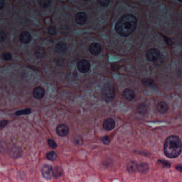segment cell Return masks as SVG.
Returning <instances> with one entry per match:
<instances>
[{
    "label": "cell",
    "mask_w": 182,
    "mask_h": 182,
    "mask_svg": "<svg viewBox=\"0 0 182 182\" xmlns=\"http://www.w3.org/2000/svg\"><path fill=\"white\" fill-rule=\"evenodd\" d=\"M137 20L134 15L127 14L123 16L115 26L117 33L122 37H128L134 32Z\"/></svg>",
    "instance_id": "cell-1"
},
{
    "label": "cell",
    "mask_w": 182,
    "mask_h": 182,
    "mask_svg": "<svg viewBox=\"0 0 182 182\" xmlns=\"http://www.w3.org/2000/svg\"><path fill=\"white\" fill-rule=\"evenodd\" d=\"M182 142L179 137L170 136L164 142V152L169 158H175L182 152Z\"/></svg>",
    "instance_id": "cell-2"
},
{
    "label": "cell",
    "mask_w": 182,
    "mask_h": 182,
    "mask_svg": "<svg viewBox=\"0 0 182 182\" xmlns=\"http://www.w3.org/2000/svg\"><path fill=\"white\" fill-rule=\"evenodd\" d=\"M102 95L103 98L106 102H111L115 96V88L112 84H105L102 89Z\"/></svg>",
    "instance_id": "cell-3"
},
{
    "label": "cell",
    "mask_w": 182,
    "mask_h": 182,
    "mask_svg": "<svg viewBox=\"0 0 182 182\" xmlns=\"http://www.w3.org/2000/svg\"><path fill=\"white\" fill-rule=\"evenodd\" d=\"M41 172L44 178L47 180L51 179L54 174V171L52 166L48 164L44 165L43 167L42 168Z\"/></svg>",
    "instance_id": "cell-4"
},
{
    "label": "cell",
    "mask_w": 182,
    "mask_h": 182,
    "mask_svg": "<svg viewBox=\"0 0 182 182\" xmlns=\"http://www.w3.org/2000/svg\"><path fill=\"white\" fill-rule=\"evenodd\" d=\"M146 58L150 62H155L159 58L160 52L156 49H151L146 52Z\"/></svg>",
    "instance_id": "cell-5"
},
{
    "label": "cell",
    "mask_w": 182,
    "mask_h": 182,
    "mask_svg": "<svg viewBox=\"0 0 182 182\" xmlns=\"http://www.w3.org/2000/svg\"><path fill=\"white\" fill-rule=\"evenodd\" d=\"M77 68L79 71L81 73H87L90 69V62L87 60H82L79 62L77 65Z\"/></svg>",
    "instance_id": "cell-6"
},
{
    "label": "cell",
    "mask_w": 182,
    "mask_h": 182,
    "mask_svg": "<svg viewBox=\"0 0 182 182\" xmlns=\"http://www.w3.org/2000/svg\"><path fill=\"white\" fill-rule=\"evenodd\" d=\"M57 134L60 137H65L68 135L69 132V128L68 126L64 124H59L56 129Z\"/></svg>",
    "instance_id": "cell-7"
},
{
    "label": "cell",
    "mask_w": 182,
    "mask_h": 182,
    "mask_svg": "<svg viewBox=\"0 0 182 182\" xmlns=\"http://www.w3.org/2000/svg\"><path fill=\"white\" fill-rule=\"evenodd\" d=\"M115 126V122L112 118H107L103 122V127L106 130L110 131L113 129Z\"/></svg>",
    "instance_id": "cell-8"
},
{
    "label": "cell",
    "mask_w": 182,
    "mask_h": 182,
    "mask_svg": "<svg viewBox=\"0 0 182 182\" xmlns=\"http://www.w3.org/2000/svg\"><path fill=\"white\" fill-rule=\"evenodd\" d=\"M22 149L19 146H14L11 149L10 154L12 158L17 159L22 156Z\"/></svg>",
    "instance_id": "cell-9"
},
{
    "label": "cell",
    "mask_w": 182,
    "mask_h": 182,
    "mask_svg": "<svg viewBox=\"0 0 182 182\" xmlns=\"http://www.w3.org/2000/svg\"><path fill=\"white\" fill-rule=\"evenodd\" d=\"M87 17L84 12H78L76 15L75 20L77 24H78L79 25H82L84 24L87 21Z\"/></svg>",
    "instance_id": "cell-10"
},
{
    "label": "cell",
    "mask_w": 182,
    "mask_h": 182,
    "mask_svg": "<svg viewBox=\"0 0 182 182\" xmlns=\"http://www.w3.org/2000/svg\"><path fill=\"white\" fill-rule=\"evenodd\" d=\"M45 91L43 88L41 87H37L33 90V95L36 99L42 98L44 96Z\"/></svg>",
    "instance_id": "cell-11"
},
{
    "label": "cell",
    "mask_w": 182,
    "mask_h": 182,
    "mask_svg": "<svg viewBox=\"0 0 182 182\" xmlns=\"http://www.w3.org/2000/svg\"><path fill=\"white\" fill-rule=\"evenodd\" d=\"M89 50L91 54L97 56L101 53L102 49H101V46L99 44L95 43L91 44V45L89 46Z\"/></svg>",
    "instance_id": "cell-12"
},
{
    "label": "cell",
    "mask_w": 182,
    "mask_h": 182,
    "mask_svg": "<svg viewBox=\"0 0 182 182\" xmlns=\"http://www.w3.org/2000/svg\"><path fill=\"white\" fill-rule=\"evenodd\" d=\"M122 96L128 101H131L135 98V92L130 89H126L123 91Z\"/></svg>",
    "instance_id": "cell-13"
},
{
    "label": "cell",
    "mask_w": 182,
    "mask_h": 182,
    "mask_svg": "<svg viewBox=\"0 0 182 182\" xmlns=\"http://www.w3.org/2000/svg\"><path fill=\"white\" fill-rule=\"evenodd\" d=\"M32 40L31 35L27 32H23L20 35V41L24 44L29 43Z\"/></svg>",
    "instance_id": "cell-14"
},
{
    "label": "cell",
    "mask_w": 182,
    "mask_h": 182,
    "mask_svg": "<svg viewBox=\"0 0 182 182\" xmlns=\"http://www.w3.org/2000/svg\"><path fill=\"white\" fill-rule=\"evenodd\" d=\"M138 166L139 164H137L136 161H131L128 164L127 166V171L130 174L135 173L137 170H138Z\"/></svg>",
    "instance_id": "cell-15"
},
{
    "label": "cell",
    "mask_w": 182,
    "mask_h": 182,
    "mask_svg": "<svg viewBox=\"0 0 182 182\" xmlns=\"http://www.w3.org/2000/svg\"><path fill=\"white\" fill-rule=\"evenodd\" d=\"M157 110L161 114L166 113L168 110V106L166 103L161 102L158 104L157 106Z\"/></svg>",
    "instance_id": "cell-16"
},
{
    "label": "cell",
    "mask_w": 182,
    "mask_h": 182,
    "mask_svg": "<svg viewBox=\"0 0 182 182\" xmlns=\"http://www.w3.org/2000/svg\"><path fill=\"white\" fill-rule=\"evenodd\" d=\"M149 165L146 163H141L138 166V171L141 174H146L149 170Z\"/></svg>",
    "instance_id": "cell-17"
},
{
    "label": "cell",
    "mask_w": 182,
    "mask_h": 182,
    "mask_svg": "<svg viewBox=\"0 0 182 182\" xmlns=\"http://www.w3.org/2000/svg\"><path fill=\"white\" fill-rule=\"evenodd\" d=\"M66 50L65 44L62 42H59L56 46V50L59 53H64Z\"/></svg>",
    "instance_id": "cell-18"
},
{
    "label": "cell",
    "mask_w": 182,
    "mask_h": 182,
    "mask_svg": "<svg viewBox=\"0 0 182 182\" xmlns=\"http://www.w3.org/2000/svg\"><path fill=\"white\" fill-rule=\"evenodd\" d=\"M147 106L144 104H139L137 108V112L140 114H144L147 112Z\"/></svg>",
    "instance_id": "cell-19"
},
{
    "label": "cell",
    "mask_w": 182,
    "mask_h": 182,
    "mask_svg": "<svg viewBox=\"0 0 182 182\" xmlns=\"http://www.w3.org/2000/svg\"><path fill=\"white\" fill-rule=\"evenodd\" d=\"M57 155L54 151H51L47 154V158L49 160H56L57 159Z\"/></svg>",
    "instance_id": "cell-20"
},
{
    "label": "cell",
    "mask_w": 182,
    "mask_h": 182,
    "mask_svg": "<svg viewBox=\"0 0 182 182\" xmlns=\"http://www.w3.org/2000/svg\"><path fill=\"white\" fill-rule=\"evenodd\" d=\"M40 4L41 7L47 8L51 3V0H40Z\"/></svg>",
    "instance_id": "cell-21"
},
{
    "label": "cell",
    "mask_w": 182,
    "mask_h": 182,
    "mask_svg": "<svg viewBox=\"0 0 182 182\" xmlns=\"http://www.w3.org/2000/svg\"><path fill=\"white\" fill-rule=\"evenodd\" d=\"M31 112V109H26L23 110L18 111L16 112V114L17 115H25V114H29Z\"/></svg>",
    "instance_id": "cell-22"
},
{
    "label": "cell",
    "mask_w": 182,
    "mask_h": 182,
    "mask_svg": "<svg viewBox=\"0 0 182 182\" xmlns=\"http://www.w3.org/2000/svg\"><path fill=\"white\" fill-rule=\"evenodd\" d=\"M99 5L102 7H107L110 3V0H98Z\"/></svg>",
    "instance_id": "cell-23"
},
{
    "label": "cell",
    "mask_w": 182,
    "mask_h": 182,
    "mask_svg": "<svg viewBox=\"0 0 182 182\" xmlns=\"http://www.w3.org/2000/svg\"><path fill=\"white\" fill-rule=\"evenodd\" d=\"M47 142L48 145L49 146V147L52 149H56L57 147V145L56 143L53 139H49L48 140Z\"/></svg>",
    "instance_id": "cell-24"
},
{
    "label": "cell",
    "mask_w": 182,
    "mask_h": 182,
    "mask_svg": "<svg viewBox=\"0 0 182 182\" xmlns=\"http://www.w3.org/2000/svg\"><path fill=\"white\" fill-rule=\"evenodd\" d=\"M143 84L146 86H152L153 84V81L152 79H145L142 81Z\"/></svg>",
    "instance_id": "cell-25"
},
{
    "label": "cell",
    "mask_w": 182,
    "mask_h": 182,
    "mask_svg": "<svg viewBox=\"0 0 182 182\" xmlns=\"http://www.w3.org/2000/svg\"><path fill=\"white\" fill-rule=\"evenodd\" d=\"M2 58L5 60H9L11 59V56L8 52H5L2 55Z\"/></svg>",
    "instance_id": "cell-26"
},
{
    "label": "cell",
    "mask_w": 182,
    "mask_h": 182,
    "mask_svg": "<svg viewBox=\"0 0 182 182\" xmlns=\"http://www.w3.org/2000/svg\"><path fill=\"white\" fill-rule=\"evenodd\" d=\"M102 141L104 144L105 145H109L110 143V140H109V137L107 136L103 137L102 139Z\"/></svg>",
    "instance_id": "cell-27"
},
{
    "label": "cell",
    "mask_w": 182,
    "mask_h": 182,
    "mask_svg": "<svg viewBox=\"0 0 182 182\" xmlns=\"http://www.w3.org/2000/svg\"><path fill=\"white\" fill-rule=\"evenodd\" d=\"M48 33H49L50 35H54L56 33V31L55 27H50L48 29Z\"/></svg>",
    "instance_id": "cell-28"
},
{
    "label": "cell",
    "mask_w": 182,
    "mask_h": 182,
    "mask_svg": "<svg viewBox=\"0 0 182 182\" xmlns=\"http://www.w3.org/2000/svg\"><path fill=\"white\" fill-rule=\"evenodd\" d=\"M159 162L161 164H162L164 167H170V164H169V162H167V161H166L159 160Z\"/></svg>",
    "instance_id": "cell-29"
},
{
    "label": "cell",
    "mask_w": 182,
    "mask_h": 182,
    "mask_svg": "<svg viewBox=\"0 0 182 182\" xmlns=\"http://www.w3.org/2000/svg\"><path fill=\"white\" fill-rule=\"evenodd\" d=\"M8 124V121L6 120H3L1 121V127L2 128L5 127Z\"/></svg>",
    "instance_id": "cell-30"
},
{
    "label": "cell",
    "mask_w": 182,
    "mask_h": 182,
    "mask_svg": "<svg viewBox=\"0 0 182 182\" xmlns=\"http://www.w3.org/2000/svg\"><path fill=\"white\" fill-rule=\"evenodd\" d=\"M5 37H6L5 33L3 32V31H1V42H3L4 40H5Z\"/></svg>",
    "instance_id": "cell-31"
},
{
    "label": "cell",
    "mask_w": 182,
    "mask_h": 182,
    "mask_svg": "<svg viewBox=\"0 0 182 182\" xmlns=\"http://www.w3.org/2000/svg\"><path fill=\"white\" fill-rule=\"evenodd\" d=\"M0 4H1V9L2 10L4 5H5V1L4 0H1L0 1Z\"/></svg>",
    "instance_id": "cell-32"
},
{
    "label": "cell",
    "mask_w": 182,
    "mask_h": 182,
    "mask_svg": "<svg viewBox=\"0 0 182 182\" xmlns=\"http://www.w3.org/2000/svg\"><path fill=\"white\" fill-rule=\"evenodd\" d=\"M176 168L177 170L182 172V166H177L176 167Z\"/></svg>",
    "instance_id": "cell-33"
},
{
    "label": "cell",
    "mask_w": 182,
    "mask_h": 182,
    "mask_svg": "<svg viewBox=\"0 0 182 182\" xmlns=\"http://www.w3.org/2000/svg\"><path fill=\"white\" fill-rule=\"evenodd\" d=\"M179 2H182V0H179Z\"/></svg>",
    "instance_id": "cell-34"
},
{
    "label": "cell",
    "mask_w": 182,
    "mask_h": 182,
    "mask_svg": "<svg viewBox=\"0 0 182 182\" xmlns=\"http://www.w3.org/2000/svg\"><path fill=\"white\" fill-rule=\"evenodd\" d=\"M84 1H88V0H84Z\"/></svg>",
    "instance_id": "cell-35"
}]
</instances>
